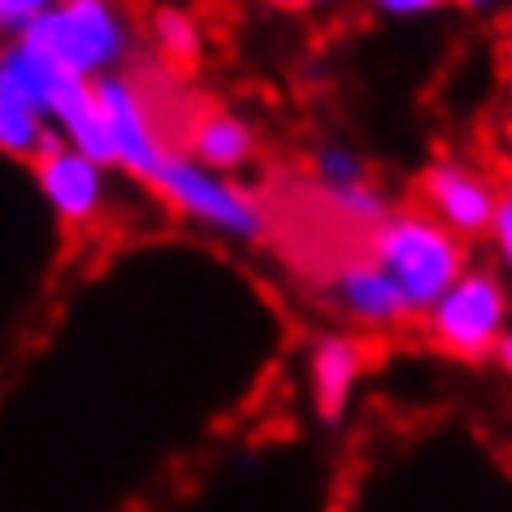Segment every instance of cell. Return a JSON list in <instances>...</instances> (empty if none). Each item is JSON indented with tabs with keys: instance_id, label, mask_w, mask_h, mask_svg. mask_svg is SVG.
Returning a JSON list of instances; mask_svg holds the SVG:
<instances>
[{
	"instance_id": "1",
	"label": "cell",
	"mask_w": 512,
	"mask_h": 512,
	"mask_svg": "<svg viewBox=\"0 0 512 512\" xmlns=\"http://www.w3.org/2000/svg\"><path fill=\"white\" fill-rule=\"evenodd\" d=\"M18 40H27L44 57H53L61 70L92 83L100 74H118L135 35L113 0H57Z\"/></svg>"
},
{
	"instance_id": "2",
	"label": "cell",
	"mask_w": 512,
	"mask_h": 512,
	"mask_svg": "<svg viewBox=\"0 0 512 512\" xmlns=\"http://www.w3.org/2000/svg\"><path fill=\"white\" fill-rule=\"evenodd\" d=\"M374 261L400 287L408 313H430L443 291L465 274L456 235L421 213L382 217L374 226Z\"/></svg>"
},
{
	"instance_id": "3",
	"label": "cell",
	"mask_w": 512,
	"mask_h": 512,
	"mask_svg": "<svg viewBox=\"0 0 512 512\" xmlns=\"http://www.w3.org/2000/svg\"><path fill=\"white\" fill-rule=\"evenodd\" d=\"M148 187H157L178 213L196 217V222L222 230V235H230V239L256 243L265 235L261 209H256L235 183H226L217 170L200 165L196 157H187V152H165L161 170Z\"/></svg>"
},
{
	"instance_id": "4",
	"label": "cell",
	"mask_w": 512,
	"mask_h": 512,
	"mask_svg": "<svg viewBox=\"0 0 512 512\" xmlns=\"http://www.w3.org/2000/svg\"><path fill=\"white\" fill-rule=\"evenodd\" d=\"M504 317H508V300L499 278L486 270H465L430 309V330L447 352L482 356L499 348Z\"/></svg>"
},
{
	"instance_id": "5",
	"label": "cell",
	"mask_w": 512,
	"mask_h": 512,
	"mask_svg": "<svg viewBox=\"0 0 512 512\" xmlns=\"http://www.w3.org/2000/svg\"><path fill=\"white\" fill-rule=\"evenodd\" d=\"M92 92H96V109H100V122H105V135L113 148V165H122L126 174L152 183L170 148L152 131V118L135 92V83L122 79V74H100V79H92Z\"/></svg>"
},
{
	"instance_id": "6",
	"label": "cell",
	"mask_w": 512,
	"mask_h": 512,
	"mask_svg": "<svg viewBox=\"0 0 512 512\" xmlns=\"http://www.w3.org/2000/svg\"><path fill=\"white\" fill-rule=\"evenodd\" d=\"M35 178H40V191L61 222L83 226L105 209V165H96L92 157L74 152L70 144L53 152V157L35 161Z\"/></svg>"
},
{
	"instance_id": "7",
	"label": "cell",
	"mask_w": 512,
	"mask_h": 512,
	"mask_svg": "<svg viewBox=\"0 0 512 512\" xmlns=\"http://www.w3.org/2000/svg\"><path fill=\"white\" fill-rule=\"evenodd\" d=\"M426 200L439 226H447L452 235H482L495 222V204L499 196L491 191L482 174L465 170V165H434L426 174Z\"/></svg>"
},
{
	"instance_id": "8",
	"label": "cell",
	"mask_w": 512,
	"mask_h": 512,
	"mask_svg": "<svg viewBox=\"0 0 512 512\" xmlns=\"http://www.w3.org/2000/svg\"><path fill=\"white\" fill-rule=\"evenodd\" d=\"M330 300H335L339 313H348L365 326H395L408 317L400 287L391 283L378 261H343L330 278Z\"/></svg>"
},
{
	"instance_id": "9",
	"label": "cell",
	"mask_w": 512,
	"mask_h": 512,
	"mask_svg": "<svg viewBox=\"0 0 512 512\" xmlns=\"http://www.w3.org/2000/svg\"><path fill=\"white\" fill-rule=\"evenodd\" d=\"M365 356L352 339H322L313 348V395L326 421H335L348 408V395L361 378Z\"/></svg>"
},
{
	"instance_id": "10",
	"label": "cell",
	"mask_w": 512,
	"mask_h": 512,
	"mask_svg": "<svg viewBox=\"0 0 512 512\" xmlns=\"http://www.w3.org/2000/svg\"><path fill=\"white\" fill-rule=\"evenodd\" d=\"M191 157L217 174L239 170V165L252 157V131L239 118H230V113H209V118L196 122V131H191Z\"/></svg>"
},
{
	"instance_id": "11",
	"label": "cell",
	"mask_w": 512,
	"mask_h": 512,
	"mask_svg": "<svg viewBox=\"0 0 512 512\" xmlns=\"http://www.w3.org/2000/svg\"><path fill=\"white\" fill-rule=\"evenodd\" d=\"M44 131H48V122L40 118V113L27 109L22 100L0 92V152H9V157H31L35 161Z\"/></svg>"
},
{
	"instance_id": "12",
	"label": "cell",
	"mask_w": 512,
	"mask_h": 512,
	"mask_svg": "<svg viewBox=\"0 0 512 512\" xmlns=\"http://www.w3.org/2000/svg\"><path fill=\"white\" fill-rule=\"evenodd\" d=\"M313 170H317V178H322V191L365 183V165H361V157H356L352 148H343V144H326V148H317Z\"/></svg>"
},
{
	"instance_id": "13",
	"label": "cell",
	"mask_w": 512,
	"mask_h": 512,
	"mask_svg": "<svg viewBox=\"0 0 512 512\" xmlns=\"http://www.w3.org/2000/svg\"><path fill=\"white\" fill-rule=\"evenodd\" d=\"M152 35H157V44L165 48V57H174V61H196L200 57V31H196V22H191L187 14L165 9V14H157Z\"/></svg>"
},
{
	"instance_id": "14",
	"label": "cell",
	"mask_w": 512,
	"mask_h": 512,
	"mask_svg": "<svg viewBox=\"0 0 512 512\" xmlns=\"http://www.w3.org/2000/svg\"><path fill=\"white\" fill-rule=\"evenodd\" d=\"M326 200L335 204L339 213L356 217V222H369V226H378L382 217H387V204H382V196H378L374 187H369V178H365V183H352V187L326 191Z\"/></svg>"
},
{
	"instance_id": "15",
	"label": "cell",
	"mask_w": 512,
	"mask_h": 512,
	"mask_svg": "<svg viewBox=\"0 0 512 512\" xmlns=\"http://www.w3.org/2000/svg\"><path fill=\"white\" fill-rule=\"evenodd\" d=\"M57 0H0V35H22L35 18H44Z\"/></svg>"
},
{
	"instance_id": "16",
	"label": "cell",
	"mask_w": 512,
	"mask_h": 512,
	"mask_svg": "<svg viewBox=\"0 0 512 512\" xmlns=\"http://www.w3.org/2000/svg\"><path fill=\"white\" fill-rule=\"evenodd\" d=\"M491 235H495V243H499V256H504L508 274H512V191H508V196H499V204H495Z\"/></svg>"
},
{
	"instance_id": "17",
	"label": "cell",
	"mask_w": 512,
	"mask_h": 512,
	"mask_svg": "<svg viewBox=\"0 0 512 512\" xmlns=\"http://www.w3.org/2000/svg\"><path fill=\"white\" fill-rule=\"evenodd\" d=\"M382 14L391 18H417V14H430V9H439L443 0H374Z\"/></svg>"
},
{
	"instance_id": "18",
	"label": "cell",
	"mask_w": 512,
	"mask_h": 512,
	"mask_svg": "<svg viewBox=\"0 0 512 512\" xmlns=\"http://www.w3.org/2000/svg\"><path fill=\"white\" fill-rule=\"evenodd\" d=\"M499 361H504V365H508V374H512V335L499 339Z\"/></svg>"
},
{
	"instance_id": "19",
	"label": "cell",
	"mask_w": 512,
	"mask_h": 512,
	"mask_svg": "<svg viewBox=\"0 0 512 512\" xmlns=\"http://www.w3.org/2000/svg\"><path fill=\"white\" fill-rule=\"evenodd\" d=\"M274 5H283V9H304V5H322V0H274Z\"/></svg>"
},
{
	"instance_id": "20",
	"label": "cell",
	"mask_w": 512,
	"mask_h": 512,
	"mask_svg": "<svg viewBox=\"0 0 512 512\" xmlns=\"http://www.w3.org/2000/svg\"><path fill=\"white\" fill-rule=\"evenodd\" d=\"M465 5H473V9H486V5H495V0H465Z\"/></svg>"
}]
</instances>
